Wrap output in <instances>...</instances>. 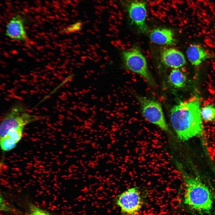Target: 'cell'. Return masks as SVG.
<instances>
[{
	"mask_svg": "<svg viewBox=\"0 0 215 215\" xmlns=\"http://www.w3.org/2000/svg\"><path fill=\"white\" fill-rule=\"evenodd\" d=\"M187 77L185 74L178 68L172 69L168 77V82L172 88L180 89L186 86Z\"/></svg>",
	"mask_w": 215,
	"mask_h": 215,
	"instance_id": "cell-12",
	"label": "cell"
},
{
	"mask_svg": "<svg viewBox=\"0 0 215 215\" xmlns=\"http://www.w3.org/2000/svg\"><path fill=\"white\" fill-rule=\"evenodd\" d=\"M24 127L11 128L9 130L7 135L17 143L22 138Z\"/></svg>",
	"mask_w": 215,
	"mask_h": 215,
	"instance_id": "cell-16",
	"label": "cell"
},
{
	"mask_svg": "<svg viewBox=\"0 0 215 215\" xmlns=\"http://www.w3.org/2000/svg\"><path fill=\"white\" fill-rule=\"evenodd\" d=\"M17 142L8 135L0 138V145L2 149L4 151H9L14 148Z\"/></svg>",
	"mask_w": 215,
	"mask_h": 215,
	"instance_id": "cell-14",
	"label": "cell"
},
{
	"mask_svg": "<svg viewBox=\"0 0 215 215\" xmlns=\"http://www.w3.org/2000/svg\"><path fill=\"white\" fill-rule=\"evenodd\" d=\"M149 37L153 42L159 45H172L176 42L173 31L167 28L158 27L152 30Z\"/></svg>",
	"mask_w": 215,
	"mask_h": 215,
	"instance_id": "cell-10",
	"label": "cell"
},
{
	"mask_svg": "<svg viewBox=\"0 0 215 215\" xmlns=\"http://www.w3.org/2000/svg\"><path fill=\"white\" fill-rule=\"evenodd\" d=\"M125 7L131 24L139 32L143 33H147V9L145 2L143 0H130Z\"/></svg>",
	"mask_w": 215,
	"mask_h": 215,
	"instance_id": "cell-7",
	"label": "cell"
},
{
	"mask_svg": "<svg viewBox=\"0 0 215 215\" xmlns=\"http://www.w3.org/2000/svg\"><path fill=\"white\" fill-rule=\"evenodd\" d=\"M176 165L185 184V204L190 209L201 214L210 213L214 198L209 188L199 177L187 172L179 162H176Z\"/></svg>",
	"mask_w": 215,
	"mask_h": 215,
	"instance_id": "cell-2",
	"label": "cell"
},
{
	"mask_svg": "<svg viewBox=\"0 0 215 215\" xmlns=\"http://www.w3.org/2000/svg\"><path fill=\"white\" fill-rule=\"evenodd\" d=\"M200 104L199 98L195 96L188 100L180 102L171 110V124L180 140L186 141L203 135Z\"/></svg>",
	"mask_w": 215,
	"mask_h": 215,
	"instance_id": "cell-1",
	"label": "cell"
},
{
	"mask_svg": "<svg viewBox=\"0 0 215 215\" xmlns=\"http://www.w3.org/2000/svg\"><path fill=\"white\" fill-rule=\"evenodd\" d=\"M82 26L81 22H78L73 24L63 29L61 31L63 33H69L80 30Z\"/></svg>",
	"mask_w": 215,
	"mask_h": 215,
	"instance_id": "cell-17",
	"label": "cell"
},
{
	"mask_svg": "<svg viewBox=\"0 0 215 215\" xmlns=\"http://www.w3.org/2000/svg\"><path fill=\"white\" fill-rule=\"evenodd\" d=\"M116 202L122 212L126 215L137 214L143 204L141 192L137 187L129 188L120 194Z\"/></svg>",
	"mask_w": 215,
	"mask_h": 215,
	"instance_id": "cell-6",
	"label": "cell"
},
{
	"mask_svg": "<svg viewBox=\"0 0 215 215\" xmlns=\"http://www.w3.org/2000/svg\"><path fill=\"white\" fill-rule=\"evenodd\" d=\"M39 119V117L29 114L21 105H15L5 115L1 123L0 138L7 135L10 129L24 126Z\"/></svg>",
	"mask_w": 215,
	"mask_h": 215,
	"instance_id": "cell-5",
	"label": "cell"
},
{
	"mask_svg": "<svg viewBox=\"0 0 215 215\" xmlns=\"http://www.w3.org/2000/svg\"><path fill=\"white\" fill-rule=\"evenodd\" d=\"M186 53L188 60L194 66H199L206 59L212 57L202 47L196 44L190 45Z\"/></svg>",
	"mask_w": 215,
	"mask_h": 215,
	"instance_id": "cell-11",
	"label": "cell"
},
{
	"mask_svg": "<svg viewBox=\"0 0 215 215\" xmlns=\"http://www.w3.org/2000/svg\"><path fill=\"white\" fill-rule=\"evenodd\" d=\"M202 119L206 122L215 121V105L212 104L205 105L201 109Z\"/></svg>",
	"mask_w": 215,
	"mask_h": 215,
	"instance_id": "cell-13",
	"label": "cell"
},
{
	"mask_svg": "<svg viewBox=\"0 0 215 215\" xmlns=\"http://www.w3.org/2000/svg\"><path fill=\"white\" fill-rule=\"evenodd\" d=\"M24 21L22 16L16 15L7 24L5 35L12 39L26 42L28 38L24 28Z\"/></svg>",
	"mask_w": 215,
	"mask_h": 215,
	"instance_id": "cell-8",
	"label": "cell"
},
{
	"mask_svg": "<svg viewBox=\"0 0 215 215\" xmlns=\"http://www.w3.org/2000/svg\"><path fill=\"white\" fill-rule=\"evenodd\" d=\"M163 63L167 66L178 68L184 65L186 61L183 54L179 50L173 48H165L160 53Z\"/></svg>",
	"mask_w": 215,
	"mask_h": 215,
	"instance_id": "cell-9",
	"label": "cell"
},
{
	"mask_svg": "<svg viewBox=\"0 0 215 215\" xmlns=\"http://www.w3.org/2000/svg\"><path fill=\"white\" fill-rule=\"evenodd\" d=\"M121 55L126 69L140 75L151 86H156V84L148 69L145 58L138 48L122 50Z\"/></svg>",
	"mask_w": 215,
	"mask_h": 215,
	"instance_id": "cell-3",
	"label": "cell"
},
{
	"mask_svg": "<svg viewBox=\"0 0 215 215\" xmlns=\"http://www.w3.org/2000/svg\"><path fill=\"white\" fill-rule=\"evenodd\" d=\"M28 213V215H52L48 211L33 203L29 205Z\"/></svg>",
	"mask_w": 215,
	"mask_h": 215,
	"instance_id": "cell-15",
	"label": "cell"
},
{
	"mask_svg": "<svg viewBox=\"0 0 215 215\" xmlns=\"http://www.w3.org/2000/svg\"><path fill=\"white\" fill-rule=\"evenodd\" d=\"M133 94L139 104L143 116L166 133L171 134L160 104L156 100L136 93H133Z\"/></svg>",
	"mask_w": 215,
	"mask_h": 215,
	"instance_id": "cell-4",
	"label": "cell"
}]
</instances>
